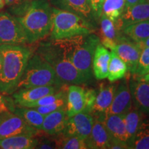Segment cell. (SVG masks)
Wrapping results in <instances>:
<instances>
[{
  "label": "cell",
  "mask_w": 149,
  "mask_h": 149,
  "mask_svg": "<svg viewBox=\"0 0 149 149\" xmlns=\"http://www.w3.org/2000/svg\"><path fill=\"white\" fill-rule=\"evenodd\" d=\"M149 19V0H142L131 6L125 7L122 15L115 21L119 30L137 22Z\"/></svg>",
  "instance_id": "5bb4252c"
},
{
  "label": "cell",
  "mask_w": 149,
  "mask_h": 149,
  "mask_svg": "<svg viewBox=\"0 0 149 149\" xmlns=\"http://www.w3.org/2000/svg\"><path fill=\"white\" fill-rule=\"evenodd\" d=\"M55 8L73 13L86 19H92L93 13L89 0H49Z\"/></svg>",
  "instance_id": "e0dca14e"
},
{
  "label": "cell",
  "mask_w": 149,
  "mask_h": 149,
  "mask_svg": "<svg viewBox=\"0 0 149 149\" xmlns=\"http://www.w3.org/2000/svg\"><path fill=\"white\" fill-rule=\"evenodd\" d=\"M143 114L144 113L137 109H131L124 115V121L128 139V142L144 123Z\"/></svg>",
  "instance_id": "484cf974"
},
{
  "label": "cell",
  "mask_w": 149,
  "mask_h": 149,
  "mask_svg": "<svg viewBox=\"0 0 149 149\" xmlns=\"http://www.w3.org/2000/svg\"><path fill=\"white\" fill-rule=\"evenodd\" d=\"M85 89L77 84L68 87L66 95V113L68 117L84 111Z\"/></svg>",
  "instance_id": "d6986e66"
},
{
  "label": "cell",
  "mask_w": 149,
  "mask_h": 149,
  "mask_svg": "<svg viewBox=\"0 0 149 149\" xmlns=\"http://www.w3.org/2000/svg\"><path fill=\"white\" fill-rule=\"evenodd\" d=\"M129 148L149 149V126L143 123L133 137L128 141Z\"/></svg>",
  "instance_id": "83f0119b"
},
{
  "label": "cell",
  "mask_w": 149,
  "mask_h": 149,
  "mask_svg": "<svg viewBox=\"0 0 149 149\" xmlns=\"http://www.w3.org/2000/svg\"><path fill=\"white\" fill-rule=\"evenodd\" d=\"M92 8L94 17L100 18L102 15V5L104 0H89Z\"/></svg>",
  "instance_id": "e575fe53"
},
{
  "label": "cell",
  "mask_w": 149,
  "mask_h": 149,
  "mask_svg": "<svg viewBox=\"0 0 149 149\" xmlns=\"http://www.w3.org/2000/svg\"><path fill=\"white\" fill-rule=\"evenodd\" d=\"M25 1H27L26 0H4L5 5L10 7H14L16 6L20 5L25 2Z\"/></svg>",
  "instance_id": "d590c367"
},
{
  "label": "cell",
  "mask_w": 149,
  "mask_h": 149,
  "mask_svg": "<svg viewBox=\"0 0 149 149\" xmlns=\"http://www.w3.org/2000/svg\"><path fill=\"white\" fill-rule=\"evenodd\" d=\"M115 91V86L113 85L102 86L97 94L96 100L93 105L91 113H104L107 111L113 101Z\"/></svg>",
  "instance_id": "7402d4cb"
},
{
  "label": "cell",
  "mask_w": 149,
  "mask_h": 149,
  "mask_svg": "<svg viewBox=\"0 0 149 149\" xmlns=\"http://www.w3.org/2000/svg\"><path fill=\"white\" fill-rule=\"evenodd\" d=\"M122 32L133 42H143L149 37V19L128 25L122 30Z\"/></svg>",
  "instance_id": "603a6c76"
},
{
  "label": "cell",
  "mask_w": 149,
  "mask_h": 149,
  "mask_svg": "<svg viewBox=\"0 0 149 149\" xmlns=\"http://www.w3.org/2000/svg\"><path fill=\"white\" fill-rule=\"evenodd\" d=\"M141 78H142V79H144L145 81H148V82H149V72H148V73H147L146 74H145L144 76H143V77H141Z\"/></svg>",
  "instance_id": "f35d334b"
},
{
  "label": "cell",
  "mask_w": 149,
  "mask_h": 149,
  "mask_svg": "<svg viewBox=\"0 0 149 149\" xmlns=\"http://www.w3.org/2000/svg\"><path fill=\"white\" fill-rule=\"evenodd\" d=\"M111 52L105 46L100 44L97 46L92 62V69L97 79H104L109 74V65Z\"/></svg>",
  "instance_id": "ffe728a7"
},
{
  "label": "cell",
  "mask_w": 149,
  "mask_h": 149,
  "mask_svg": "<svg viewBox=\"0 0 149 149\" xmlns=\"http://www.w3.org/2000/svg\"><path fill=\"white\" fill-rule=\"evenodd\" d=\"M0 52L2 56L0 93L9 95L16 91L32 53L26 46L11 44H1Z\"/></svg>",
  "instance_id": "7a4b0ae2"
},
{
  "label": "cell",
  "mask_w": 149,
  "mask_h": 149,
  "mask_svg": "<svg viewBox=\"0 0 149 149\" xmlns=\"http://www.w3.org/2000/svg\"><path fill=\"white\" fill-rule=\"evenodd\" d=\"M63 85L65 84L60 81L53 67L36 53L30 57L16 90L44 86L61 87Z\"/></svg>",
  "instance_id": "8992f818"
},
{
  "label": "cell",
  "mask_w": 149,
  "mask_h": 149,
  "mask_svg": "<svg viewBox=\"0 0 149 149\" xmlns=\"http://www.w3.org/2000/svg\"><path fill=\"white\" fill-rule=\"evenodd\" d=\"M97 94V92L93 88L85 89V103L86 107L84 112L91 113L93 110V105H94L95 102Z\"/></svg>",
  "instance_id": "836d02e7"
},
{
  "label": "cell",
  "mask_w": 149,
  "mask_h": 149,
  "mask_svg": "<svg viewBox=\"0 0 149 149\" xmlns=\"http://www.w3.org/2000/svg\"><path fill=\"white\" fill-rule=\"evenodd\" d=\"M125 62L130 73L135 74L141 49L137 43L132 42L123 33L116 42L113 51Z\"/></svg>",
  "instance_id": "9c48e42d"
},
{
  "label": "cell",
  "mask_w": 149,
  "mask_h": 149,
  "mask_svg": "<svg viewBox=\"0 0 149 149\" xmlns=\"http://www.w3.org/2000/svg\"><path fill=\"white\" fill-rule=\"evenodd\" d=\"M11 8L10 14L23 27L29 44L44 40L51 34L53 7L48 0L27 1Z\"/></svg>",
  "instance_id": "6da1fadb"
},
{
  "label": "cell",
  "mask_w": 149,
  "mask_h": 149,
  "mask_svg": "<svg viewBox=\"0 0 149 149\" xmlns=\"http://www.w3.org/2000/svg\"><path fill=\"white\" fill-rule=\"evenodd\" d=\"M38 131L14 113L2 114L0 120V139L17 135L35 137Z\"/></svg>",
  "instance_id": "ba28073f"
},
{
  "label": "cell",
  "mask_w": 149,
  "mask_h": 149,
  "mask_svg": "<svg viewBox=\"0 0 149 149\" xmlns=\"http://www.w3.org/2000/svg\"><path fill=\"white\" fill-rule=\"evenodd\" d=\"M127 70L128 68L125 62L114 51H111L107 77L109 81L114 82L122 79L126 75Z\"/></svg>",
  "instance_id": "d4e9b609"
},
{
  "label": "cell",
  "mask_w": 149,
  "mask_h": 149,
  "mask_svg": "<svg viewBox=\"0 0 149 149\" xmlns=\"http://www.w3.org/2000/svg\"><path fill=\"white\" fill-rule=\"evenodd\" d=\"M148 72H149V48H144L141 50L134 75L141 77Z\"/></svg>",
  "instance_id": "4dcf8cb0"
},
{
  "label": "cell",
  "mask_w": 149,
  "mask_h": 149,
  "mask_svg": "<svg viewBox=\"0 0 149 149\" xmlns=\"http://www.w3.org/2000/svg\"><path fill=\"white\" fill-rule=\"evenodd\" d=\"M93 125L90 135L85 139L88 148H109L111 137L103 122L104 113H95Z\"/></svg>",
  "instance_id": "9a60e30c"
},
{
  "label": "cell",
  "mask_w": 149,
  "mask_h": 149,
  "mask_svg": "<svg viewBox=\"0 0 149 149\" xmlns=\"http://www.w3.org/2000/svg\"><path fill=\"white\" fill-rule=\"evenodd\" d=\"M55 148L63 149H86V140L77 137H66L63 135L55 141Z\"/></svg>",
  "instance_id": "f546056e"
},
{
  "label": "cell",
  "mask_w": 149,
  "mask_h": 149,
  "mask_svg": "<svg viewBox=\"0 0 149 149\" xmlns=\"http://www.w3.org/2000/svg\"><path fill=\"white\" fill-rule=\"evenodd\" d=\"M128 84L135 109L149 114V82L135 76L130 79Z\"/></svg>",
  "instance_id": "7c38bea8"
},
{
  "label": "cell",
  "mask_w": 149,
  "mask_h": 149,
  "mask_svg": "<svg viewBox=\"0 0 149 149\" xmlns=\"http://www.w3.org/2000/svg\"><path fill=\"white\" fill-rule=\"evenodd\" d=\"M38 139L26 135H17L0 139L1 149L36 148Z\"/></svg>",
  "instance_id": "44dd1931"
},
{
  "label": "cell",
  "mask_w": 149,
  "mask_h": 149,
  "mask_svg": "<svg viewBox=\"0 0 149 149\" xmlns=\"http://www.w3.org/2000/svg\"><path fill=\"white\" fill-rule=\"evenodd\" d=\"M61 87L57 86H44L19 88L12 93V98L17 107H25L42 97L56 93Z\"/></svg>",
  "instance_id": "8fae6325"
},
{
  "label": "cell",
  "mask_w": 149,
  "mask_h": 149,
  "mask_svg": "<svg viewBox=\"0 0 149 149\" xmlns=\"http://www.w3.org/2000/svg\"><path fill=\"white\" fill-rule=\"evenodd\" d=\"M2 114L3 113H0V120H1V117H2Z\"/></svg>",
  "instance_id": "b9f144b4"
},
{
  "label": "cell",
  "mask_w": 149,
  "mask_h": 149,
  "mask_svg": "<svg viewBox=\"0 0 149 149\" xmlns=\"http://www.w3.org/2000/svg\"><path fill=\"white\" fill-rule=\"evenodd\" d=\"M68 120L66 109L52 112L44 116L41 130L50 135H59L64 130Z\"/></svg>",
  "instance_id": "ac0fdd59"
},
{
  "label": "cell",
  "mask_w": 149,
  "mask_h": 149,
  "mask_svg": "<svg viewBox=\"0 0 149 149\" xmlns=\"http://www.w3.org/2000/svg\"><path fill=\"white\" fill-rule=\"evenodd\" d=\"M53 40L74 66L90 80L93 73V55L97 46L100 43V37L90 33Z\"/></svg>",
  "instance_id": "3957f363"
},
{
  "label": "cell",
  "mask_w": 149,
  "mask_h": 149,
  "mask_svg": "<svg viewBox=\"0 0 149 149\" xmlns=\"http://www.w3.org/2000/svg\"><path fill=\"white\" fill-rule=\"evenodd\" d=\"M29 44L25 31L15 17L0 12V45H26Z\"/></svg>",
  "instance_id": "52a82bcc"
},
{
  "label": "cell",
  "mask_w": 149,
  "mask_h": 149,
  "mask_svg": "<svg viewBox=\"0 0 149 149\" xmlns=\"http://www.w3.org/2000/svg\"><path fill=\"white\" fill-rule=\"evenodd\" d=\"M125 8V0H104L102 15L115 22L122 15Z\"/></svg>",
  "instance_id": "4316f807"
},
{
  "label": "cell",
  "mask_w": 149,
  "mask_h": 149,
  "mask_svg": "<svg viewBox=\"0 0 149 149\" xmlns=\"http://www.w3.org/2000/svg\"><path fill=\"white\" fill-rule=\"evenodd\" d=\"M26 1H31V0H26Z\"/></svg>",
  "instance_id": "7bdbcfd3"
},
{
  "label": "cell",
  "mask_w": 149,
  "mask_h": 149,
  "mask_svg": "<svg viewBox=\"0 0 149 149\" xmlns=\"http://www.w3.org/2000/svg\"><path fill=\"white\" fill-rule=\"evenodd\" d=\"M103 122L111 139L128 144L124 115L103 114Z\"/></svg>",
  "instance_id": "2e32d148"
},
{
  "label": "cell",
  "mask_w": 149,
  "mask_h": 149,
  "mask_svg": "<svg viewBox=\"0 0 149 149\" xmlns=\"http://www.w3.org/2000/svg\"><path fill=\"white\" fill-rule=\"evenodd\" d=\"M1 65H2V56H1V53L0 52V71L1 69Z\"/></svg>",
  "instance_id": "60d3db41"
},
{
  "label": "cell",
  "mask_w": 149,
  "mask_h": 149,
  "mask_svg": "<svg viewBox=\"0 0 149 149\" xmlns=\"http://www.w3.org/2000/svg\"><path fill=\"white\" fill-rule=\"evenodd\" d=\"M5 6L4 0H0V10H1Z\"/></svg>",
  "instance_id": "ab89813d"
},
{
  "label": "cell",
  "mask_w": 149,
  "mask_h": 149,
  "mask_svg": "<svg viewBox=\"0 0 149 149\" xmlns=\"http://www.w3.org/2000/svg\"><path fill=\"white\" fill-rule=\"evenodd\" d=\"M100 18L102 38L108 39L116 42L123 35L122 31L119 30L115 22L112 21L104 15H101Z\"/></svg>",
  "instance_id": "f1b7e54d"
},
{
  "label": "cell",
  "mask_w": 149,
  "mask_h": 149,
  "mask_svg": "<svg viewBox=\"0 0 149 149\" xmlns=\"http://www.w3.org/2000/svg\"><path fill=\"white\" fill-rule=\"evenodd\" d=\"M15 107L13 99L0 93V113H13Z\"/></svg>",
  "instance_id": "d6a6232c"
},
{
  "label": "cell",
  "mask_w": 149,
  "mask_h": 149,
  "mask_svg": "<svg viewBox=\"0 0 149 149\" xmlns=\"http://www.w3.org/2000/svg\"><path fill=\"white\" fill-rule=\"evenodd\" d=\"M141 1H142V0H125V7L131 6L135 5Z\"/></svg>",
  "instance_id": "74e56055"
},
{
  "label": "cell",
  "mask_w": 149,
  "mask_h": 149,
  "mask_svg": "<svg viewBox=\"0 0 149 149\" xmlns=\"http://www.w3.org/2000/svg\"><path fill=\"white\" fill-rule=\"evenodd\" d=\"M33 109H36L37 111L40 112V113H42L44 116L52 113V112L57 111V110L66 109V95L59 98V100H57V101L53 102V103L45 106L34 107Z\"/></svg>",
  "instance_id": "1f68e13d"
},
{
  "label": "cell",
  "mask_w": 149,
  "mask_h": 149,
  "mask_svg": "<svg viewBox=\"0 0 149 149\" xmlns=\"http://www.w3.org/2000/svg\"><path fill=\"white\" fill-rule=\"evenodd\" d=\"M138 46L140 47L141 50L144 48H149V37L148 38L146 39V40L143 41V42L137 43Z\"/></svg>",
  "instance_id": "8d00e7d4"
},
{
  "label": "cell",
  "mask_w": 149,
  "mask_h": 149,
  "mask_svg": "<svg viewBox=\"0 0 149 149\" xmlns=\"http://www.w3.org/2000/svg\"><path fill=\"white\" fill-rule=\"evenodd\" d=\"M94 32L92 24L81 16L53 7V24L51 31L52 40H62Z\"/></svg>",
  "instance_id": "5b68a950"
},
{
  "label": "cell",
  "mask_w": 149,
  "mask_h": 149,
  "mask_svg": "<svg viewBox=\"0 0 149 149\" xmlns=\"http://www.w3.org/2000/svg\"><path fill=\"white\" fill-rule=\"evenodd\" d=\"M37 54L53 67L57 77L65 84L79 85L89 81L84 74L74 66L53 40L41 44Z\"/></svg>",
  "instance_id": "277c9868"
},
{
  "label": "cell",
  "mask_w": 149,
  "mask_h": 149,
  "mask_svg": "<svg viewBox=\"0 0 149 149\" xmlns=\"http://www.w3.org/2000/svg\"><path fill=\"white\" fill-rule=\"evenodd\" d=\"M13 113L25 121L29 125L35 129L41 130L44 122V115L33 108L17 107Z\"/></svg>",
  "instance_id": "cb8c5ba5"
},
{
  "label": "cell",
  "mask_w": 149,
  "mask_h": 149,
  "mask_svg": "<svg viewBox=\"0 0 149 149\" xmlns=\"http://www.w3.org/2000/svg\"><path fill=\"white\" fill-rule=\"evenodd\" d=\"M132 99L128 80L124 79L115 89L113 101L109 109L104 114L125 115L132 109Z\"/></svg>",
  "instance_id": "4fadbf2b"
},
{
  "label": "cell",
  "mask_w": 149,
  "mask_h": 149,
  "mask_svg": "<svg viewBox=\"0 0 149 149\" xmlns=\"http://www.w3.org/2000/svg\"><path fill=\"white\" fill-rule=\"evenodd\" d=\"M93 125V115L83 111L68 117L66 127L61 133L66 137H77L86 139L90 135Z\"/></svg>",
  "instance_id": "30bf717a"
}]
</instances>
